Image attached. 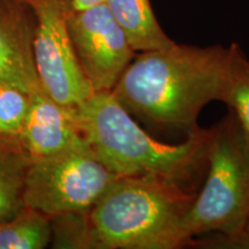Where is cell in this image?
<instances>
[{
    "label": "cell",
    "mask_w": 249,
    "mask_h": 249,
    "mask_svg": "<svg viewBox=\"0 0 249 249\" xmlns=\"http://www.w3.org/2000/svg\"><path fill=\"white\" fill-rule=\"evenodd\" d=\"M35 18L24 0H0V83L33 93L43 87L34 59Z\"/></svg>",
    "instance_id": "obj_8"
},
{
    "label": "cell",
    "mask_w": 249,
    "mask_h": 249,
    "mask_svg": "<svg viewBox=\"0 0 249 249\" xmlns=\"http://www.w3.org/2000/svg\"><path fill=\"white\" fill-rule=\"evenodd\" d=\"M105 4L135 52L167 49L176 44L158 23L150 0H105Z\"/></svg>",
    "instance_id": "obj_10"
},
{
    "label": "cell",
    "mask_w": 249,
    "mask_h": 249,
    "mask_svg": "<svg viewBox=\"0 0 249 249\" xmlns=\"http://www.w3.org/2000/svg\"><path fill=\"white\" fill-rule=\"evenodd\" d=\"M229 48L174 44L141 52L121 74L112 93L129 112L156 124L196 128L208 103L220 101Z\"/></svg>",
    "instance_id": "obj_1"
},
{
    "label": "cell",
    "mask_w": 249,
    "mask_h": 249,
    "mask_svg": "<svg viewBox=\"0 0 249 249\" xmlns=\"http://www.w3.org/2000/svg\"><path fill=\"white\" fill-rule=\"evenodd\" d=\"M20 142L31 160L51 157L86 144L73 107L51 97L44 89L30 93V105Z\"/></svg>",
    "instance_id": "obj_9"
},
{
    "label": "cell",
    "mask_w": 249,
    "mask_h": 249,
    "mask_svg": "<svg viewBox=\"0 0 249 249\" xmlns=\"http://www.w3.org/2000/svg\"><path fill=\"white\" fill-rule=\"evenodd\" d=\"M205 171L203 188L177 226L176 248L208 232L249 247V148L235 117L213 128Z\"/></svg>",
    "instance_id": "obj_4"
},
{
    "label": "cell",
    "mask_w": 249,
    "mask_h": 249,
    "mask_svg": "<svg viewBox=\"0 0 249 249\" xmlns=\"http://www.w3.org/2000/svg\"><path fill=\"white\" fill-rule=\"evenodd\" d=\"M220 101L234 112L249 148V59L235 43L229 46Z\"/></svg>",
    "instance_id": "obj_13"
},
{
    "label": "cell",
    "mask_w": 249,
    "mask_h": 249,
    "mask_svg": "<svg viewBox=\"0 0 249 249\" xmlns=\"http://www.w3.org/2000/svg\"><path fill=\"white\" fill-rule=\"evenodd\" d=\"M195 194L154 178H116L89 211L97 248L172 249Z\"/></svg>",
    "instance_id": "obj_3"
},
{
    "label": "cell",
    "mask_w": 249,
    "mask_h": 249,
    "mask_svg": "<svg viewBox=\"0 0 249 249\" xmlns=\"http://www.w3.org/2000/svg\"><path fill=\"white\" fill-rule=\"evenodd\" d=\"M77 126L96 157L118 178H154L188 189L207 167L213 128L189 130L180 144L156 141L111 91L93 92L73 107Z\"/></svg>",
    "instance_id": "obj_2"
},
{
    "label": "cell",
    "mask_w": 249,
    "mask_h": 249,
    "mask_svg": "<svg viewBox=\"0 0 249 249\" xmlns=\"http://www.w3.org/2000/svg\"><path fill=\"white\" fill-rule=\"evenodd\" d=\"M29 105V92L0 83V140L20 141Z\"/></svg>",
    "instance_id": "obj_14"
},
{
    "label": "cell",
    "mask_w": 249,
    "mask_h": 249,
    "mask_svg": "<svg viewBox=\"0 0 249 249\" xmlns=\"http://www.w3.org/2000/svg\"><path fill=\"white\" fill-rule=\"evenodd\" d=\"M35 18L34 59L43 89L55 101L74 107L93 93L77 61L68 15L71 0H24Z\"/></svg>",
    "instance_id": "obj_6"
},
{
    "label": "cell",
    "mask_w": 249,
    "mask_h": 249,
    "mask_svg": "<svg viewBox=\"0 0 249 249\" xmlns=\"http://www.w3.org/2000/svg\"><path fill=\"white\" fill-rule=\"evenodd\" d=\"M30 157L20 141L0 140V223L24 208L23 182Z\"/></svg>",
    "instance_id": "obj_11"
},
{
    "label": "cell",
    "mask_w": 249,
    "mask_h": 249,
    "mask_svg": "<svg viewBox=\"0 0 249 249\" xmlns=\"http://www.w3.org/2000/svg\"><path fill=\"white\" fill-rule=\"evenodd\" d=\"M116 178L89 143L51 157L30 158L23 182L24 207L50 218L89 213Z\"/></svg>",
    "instance_id": "obj_5"
},
{
    "label": "cell",
    "mask_w": 249,
    "mask_h": 249,
    "mask_svg": "<svg viewBox=\"0 0 249 249\" xmlns=\"http://www.w3.org/2000/svg\"><path fill=\"white\" fill-rule=\"evenodd\" d=\"M101 2H105V0H71V6L73 9H83Z\"/></svg>",
    "instance_id": "obj_15"
},
{
    "label": "cell",
    "mask_w": 249,
    "mask_h": 249,
    "mask_svg": "<svg viewBox=\"0 0 249 249\" xmlns=\"http://www.w3.org/2000/svg\"><path fill=\"white\" fill-rule=\"evenodd\" d=\"M52 220L24 207L11 219L0 223V249H43L52 236Z\"/></svg>",
    "instance_id": "obj_12"
},
{
    "label": "cell",
    "mask_w": 249,
    "mask_h": 249,
    "mask_svg": "<svg viewBox=\"0 0 249 249\" xmlns=\"http://www.w3.org/2000/svg\"><path fill=\"white\" fill-rule=\"evenodd\" d=\"M68 29L77 61L93 92L112 91L135 57V50L107 5L71 9Z\"/></svg>",
    "instance_id": "obj_7"
}]
</instances>
